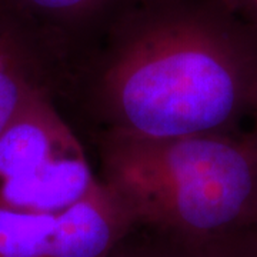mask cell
I'll list each match as a JSON object with an SVG mask.
<instances>
[{"label":"cell","instance_id":"obj_1","mask_svg":"<svg viewBox=\"0 0 257 257\" xmlns=\"http://www.w3.org/2000/svg\"><path fill=\"white\" fill-rule=\"evenodd\" d=\"M101 97L113 128L236 133L257 97V33L217 0H146L110 29Z\"/></svg>","mask_w":257,"mask_h":257},{"label":"cell","instance_id":"obj_2","mask_svg":"<svg viewBox=\"0 0 257 257\" xmlns=\"http://www.w3.org/2000/svg\"><path fill=\"white\" fill-rule=\"evenodd\" d=\"M101 165L135 224L162 237L199 246L257 229L253 133L147 138L111 128Z\"/></svg>","mask_w":257,"mask_h":257},{"label":"cell","instance_id":"obj_3","mask_svg":"<svg viewBox=\"0 0 257 257\" xmlns=\"http://www.w3.org/2000/svg\"><path fill=\"white\" fill-rule=\"evenodd\" d=\"M133 226L124 204L103 182L63 211L0 206V257H111Z\"/></svg>","mask_w":257,"mask_h":257},{"label":"cell","instance_id":"obj_4","mask_svg":"<svg viewBox=\"0 0 257 257\" xmlns=\"http://www.w3.org/2000/svg\"><path fill=\"white\" fill-rule=\"evenodd\" d=\"M101 183L76 142L33 170L2 180L0 206L37 213L63 211L92 194Z\"/></svg>","mask_w":257,"mask_h":257},{"label":"cell","instance_id":"obj_5","mask_svg":"<svg viewBox=\"0 0 257 257\" xmlns=\"http://www.w3.org/2000/svg\"><path fill=\"white\" fill-rule=\"evenodd\" d=\"M146 0H0L6 10L23 13L49 28L80 32L106 22L111 29L128 12Z\"/></svg>","mask_w":257,"mask_h":257},{"label":"cell","instance_id":"obj_6","mask_svg":"<svg viewBox=\"0 0 257 257\" xmlns=\"http://www.w3.org/2000/svg\"><path fill=\"white\" fill-rule=\"evenodd\" d=\"M197 257H257V229L196 246Z\"/></svg>","mask_w":257,"mask_h":257},{"label":"cell","instance_id":"obj_7","mask_svg":"<svg viewBox=\"0 0 257 257\" xmlns=\"http://www.w3.org/2000/svg\"><path fill=\"white\" fill-rule=\"evenodd\" d=\"M257 33V0H217Z\"/></svg>","mask_w":257,"mask_h":257},{"label":"cell","instance_id":"obj_8","mask_svg":"<svg viewBox=\"0 0 257 257\" xmlns=\"http://www.w3.org/2000/svg\"><path fill=\"white\" fill-rule=\"evenodd\" d=\"M165 244L162 248H155L150 251H143L140 254H132L128 257H197V248L196 246H190V244H184V243H179L175 240L166 239Z\"/></svg>","mask_w":257,"mask_h":257},{"label":"cell","instance_id":"obj_9","mask_svg":"<svg viewBox=\"0 0 257 257\" xmlns=\"http://www.w3.org/2000/svg\"><path fill=\"white\" fill-rule=\"evenodd\" d=\"M251 116L254 117V128H253V135H254V138L257 139V97L256 101H254V107H253V111H251Z\"/></svg>","mask_w":257,"mask_h":257}]
</instances>
